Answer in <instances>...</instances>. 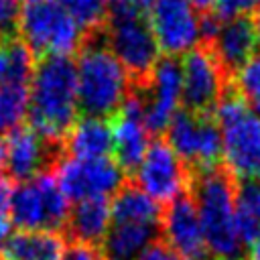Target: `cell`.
<instances>
[{"label":"cell","mask_w":260,"mask_h":260,"mask_svg":"<svg viewBox=\"0 0 260 260\" xmlns=\"http://www.w3.org/2000/svg\"><path fill=\"white\" fill-rule=\"evenodd\" d=\"M65 242L55 232H16L0 244V260H63Z\"/></svg>","instance_id":"cell-20"},{"label":"cell","mask_w":260,"mask_h":260,"mask_svg":"<svg viewBox=\"0 0 260 260\" xmlns=\"http://www.w3.org/2000/svg\"><path fill=\"white\" fill-rule=\"evenodd\" d=\"M10 223L20 232L63 230L69 217V199L63 195L53 173H41L18 183L10 195Z\"/></svg>","instance_id":"cell-5"},{"label":"cell","mask_w":260,"mask_h":260,"mask_svg":"<svg viewBox=\"0 0 260 260\" xmlns=\"http://www.w3.org/2000/svg\"><path fill=\"white\" fill-rule=\"evenodd\" d=\"M110 225L112 211L108 199H89L75 203V207L69 209V217L65 223L71 244H85L91 248L104 242Z\"/></svg>","instance_id":"cell-19"},{"label":"cell","mask_w":260,"mask_h":260,"mask_svg":"<svg viewBox=\"0 0 260 260\" xmlns=\"http://www.w3.org/2000/svg\"><path fill=\"white\" fill-rule=\"evenodd\" d=\"M30 49L16 39L0 43V83L4 81H30L35 63Z\"/></svg>","instance_id":"cell-25"},{"label":"cell","mask_w":260,"mask_h":260,"mask_svg":"<svg viewBox=\"0 0 260 260\" xmlns=\"http://www.w3.org/2000/svg\"><path fill=\"white\" fill-rule=\"evenodd\" d=\"M256 47L258 39L252 16H238L221 22L215 39L209 43V49L228 79H232V75L256 55Z\"/></svg>","instance_id":"cell-17"},{"label":"cell","mask_w":260,"mask_h":260,"mask_svg":"<svg viewBox=\"0 0 260 260\" xmlns=\"http://www.w3.org/2000/svg\"><path fill=\"white\" fill-rule=\"evenodd\" d=\"M136 260H187L181 254H177L173 248H169L162 242H154L152 246H148Z\"/></svg>","instance_id":"cell-31"},{"label":"cell","mask_w":260,"mask_h":260,"mask_svg":"<svg viewBox=\"0 0 260 260\" xmlns=\"http://www.w3.org/2000/svg\"><path fill=\"white\" fill-rule=\"evenodd\" d=\"M110 124L116 165L126 175L136 173L150 144V132L144 124V100L136 87H132V93L126 98Z\"/></svg>","instance_id":"cell-14"},{"label":"cell","mask_w":260,"mask_h":260,"mask_svg":"<svg viewBox=\"0 0 260 260\" xmlns=\"http://www.w3.org/2000/svg\"><path fill=\"white\" fill-rule=\"evenodd\" d=\"M158 238L154 223H112L102 246L108 260H136Z\"/></svg>","instance_id":"cell-21"},{"label":"cell","mask_w":260,"mask_h":260,"mask_svg":"<svg viewBox=\"0 0 260 260\" xmlns=\"http://www.w3.org/2000/svg\"><path fill=\"white\" fill-rule=\"evenodd\" d=\"M146 18L160 51L171 57L185 55L199 41V16L187 0H152Z\"/></svg>","instance_id":"cell-13"},{"label":"cell","mask_w":260,"mask_h":260,"mask_svg":"<svg viewBox=\"0 0 260 260\" xmlns=\"http://www.w3.org/2000/svg\"><path fill=\"white\" fill-rule=\"evenodd\" d=\"M63 146L69 158H79V160L110 158V154L114 152L112 124L104 118L83 116L65 134Z\"/></svg>","instance_id":"cell-18"},{"label":"cell","mask_w":260,"mask_h":260,"mask_svg":"<svg viewBox=\"0 0 260 260\" xmlns=\"http://www.w3.org/2000/svg\"><path fill=\"white\" fill-rule=\"evenodd\" d=\"M106 45L122 63L130 75V81H134L136 87H144L160 59V47L148 24V18H108Z\"/></svg>","instance_id":"cell-8"},{"label":"cell","mask_w":260,"mask_h":260,"mask_svg":"<svg viewBox=\"0 0 260 260\" xmlns=\"http://www.w3.org/2000/svg\"><path fill=\"white\" fill-rule=\"evenodd\" d=\"M162 234L167 246L173 248L183 258L187 260L209 258L199 213L191 195H181L169 203V207L162 213Z\"/></svg>","instance_id":"cell-16"},{"label":"cell","mask_w":260,"mask_h":260,"mask_svg":"<svg viewBox=\"0 0 260 260\" xmlns=\"http://www.w3.org/2000/svg\"><path fill=\"white\" fill-rule=\"evenodd\" d=\"M77 69L71 55H47L32 71L28 85L30 128L51 142H63L77 122Z\"/></svg>","instance_id":"cell-1"},{"label":"cell","mask_w":260,"mask_h":260,"mask_svg":"<svg viewBox=\"0 0 260 260\" xmlns=\"http://www.w3.org/2000/svg\"><path fill=\"white\" fill-rule=\"evenodd\" d=\"M112 223H154L160 221V207L136 185H124L110 205Z\"/></svg>","instance_id":"cell-22"},{"label":"cell","mask_w":260,"mask_h":260,"mask_svg":"<svg viewBox=\"0 0 260 260\" xmlns=\"http://www.w3.org/2000/svg\"><path fill=\"white\" fill-rule=\"evenodd\" d=\"M55 179L63 195L75 203L108 199L126 185V173L112 158H61L55 165Z\"/></svg>","instance_id":"cell-9"},{"label":"cell","mask_w":260,"mask_h":260,"mask_svg":"<svg viewBox=\"0 0 260 260\" xmlns=\"http://www.w3.org/2000/svg\"><path fill=\"white\" fill-rule=\"evenodd\" d=\"M140 89H142L140 95L144 100V124L148 132L150 134L165 132L173 116L179 112V104H181V91H183L181 59L171 55L160 57L150 73V79Z\"/></svg>","instance_id":"cell-12"},{"label":"cell","mask_w":260,"mask_h":260,"mask_svg":"<svg viewBox=\"0 0 260 260\" xmlns=\"http://www.w3.org/2000/svg\"><path fill=\"white\" fill-rule=\"evenodd\" d=\"M187 2L193 6V10H199L201 14L211 12V8H213V4H215V0H187Z\"/></svg>","instance_id":"cell-33"},{"label":"cell","mask_w":260,"mask_h":260,"mask_svg":"<svg viewBox=\"0 0 260 260\" xmlns=\"http://www.w3.org/2000/svg\"><path fill=\"white\" fill-rule=\"evenodd\" d=\"M136 187L144 191L156 203H171L185 195L189 185V169L167 144L156 138L148 144V150L136 169Z\"/></svg>","instance_id":"cell-11"},{"label":"cell","mask_w":260,"mask_h":260,"mask_svg":"<svg viewBox=\"0 0 260 260\" xmlns=\"http://www.w3.org/2000/svg\"><path fill=\"white\" fill-rule=\"evenodd\" d=\"M181 104L185 110L195 114H213L230 79L215 61L209 45L197 43L181 57Z\"/></svg>","instance_id":"cell-10"},{"label":"cell","mask_w":260,"mask_h":260,"mask_svg":"<svg viewBox=\"0 0 260 260\" xmlns=\"http://www.w3.org/2000/svg\"><path fill=\"white\" fill-rule=\"evenodd\" d=\"M16 28L32 55H71L85 41L81 26L55 2L24 4L18 10Z\"/></svg>","instance_id":"cell-6"},{"label":"cell","mask_w":260,"mask_h":260,"mask_svg":"<svg viewBox=\"0 0 260 260\" xmlns=\"http://www.w3.org/2000/svg\"><path fill=\"white\" fill-rule=\"evenodd\" d=\"M75 69L79 112H83V116L104 120L116 116L126 98L132 93V85L130 75L108 49L106 41H83Z\"/></svg>","instance_id":"cell-3"},{"label":"cell","mask_w":260,"mask_h":260,"mask_svg":"<svg viewBox=\"0 0 260 260\" xmlns=\"http://www.w3.org/2000/svg\"><path fill=\"white\" fill-rule=\"evenodd\" d=\"M83 32H95L106 24L108 0H55Z\"/></svg>","instance_id":"cell-27"},{"label":"cell","mask_w":260,"mask_h":260,"mask_svg":"<svg viewBox=\"0 0 260 260\" xmlns=\"http://www.w3.org/2000/svg\"><path fill=\"white\" fill-rule=\"evenodd\" d=\"M213 118L221 132L225 169L236 179L256 177L260 167V116L250 112L228 81Z\"/></svg>","instance_id":"cell-4"},{"label":"cell","mask_w":260,"mask_h":260,"mask_svg":"<svg viewBox=\"0 0 260 260\" xmlns=\"http://www.w3.org/2000/svg\"><path fill=\"white\" fill-rule=\"evenodd\" d=\"M16 2H24V4H35V2H45V0H16Z\"/></svg>","instance_id":"cell-37"},{"label":"cell","mask_w":260,"mask_h":260,"mask_svg":"<svg viewBox=\"0 0 260 260\" xmlns=\"http://www.w3.org/2000/svg\"><path fill=\"white\" fill-rule=\"evenodd\" d=\"M28 85L30 81L0 83V138L20 128L28 116Z\"/></svg>","instance_id":"cell-24"},{"label":"cell","mask_w":260,"mask_h":260,"mask_svg":"<svg viewBox=\"0 0 260 260\" xmlns=\"http://www.w3.org/2000/svg\"><path fill=\"white\" fill-rule=\"evenodd\" d=\"M252 18H254V28H256V39H258V45H260V8L256 10V14Z\"/></svg>","instance_id":"cell-35"},{"label":"cell","mask_w":260,"mask_h":260,"mask_svg":"<svg viewBox=\"0 0 260 260\" xmlns=\"http://www.w3.org/2000/svg\"><path fill=\"white\" fill-rule=\"evenodd\" d=\"M236 223L244 246L260 238V177L236 179Z\"/></svg>","instance_id":"cell-23"},{"label":"cell","mask_w":260,"mask_h":260,"mask_svg":"<svg viewBox=\"0 0 260 260\" xmlns=\"http://www.w3.org/2000/svg\"><path fill=\"white\" fill-rule=\"evenodd\" d=\"M104 260H108V258H104Z\"/></svg>","instance_id":"cell-39"},{"label":"cell","mask_w":260,"mask_h":260,"mask_svg":"<svg viewBox=\"0 0 260 260\" xmlns=\"http://www.w3.org/2000/svg\"><path fill=\"white\" fill-rule=\"evenodd\" d=\"M167 144L193 171L217 167L223 158L221 132L213 114L179 110L167 126Z\"/></svg>","instance_id":"cell-7"},{"label":"cell","mask_w":260,"mask_h":260,"mask_svg":"<svg viewBox=\"0 0 260 260\" xmlns=\"http://www.w3.org/2000/svg\"><path fill=\"white\" fill-rule=\"evenodd\" d=\"M59 142L45 140L30 126H20L6 136V158L4 171L8 179L24 183L35 179L41 173H47V167L57 160Z\"/></svg>","instance_id":"cell-15"},{"label":"cell","mask_w":260,"mask_h":260,"mask_svg":"<svg viewBox=\"0 0 260 260\" xmlns=\"http://www.w3.org/2000/svg\"><path fill=\"white\" fill-rule=\"evenodd\" d=\"M256 177H260V167H258V175H256Z\"/></svg>","instance_id":"cell-38"},{"label":"cell","mask_w":260,"mask_h":260,"mask_svg":"<svg viewBox=\"0 0 260 260\" xmlns=\"http://www.w3.org/2000/svg\"><path fill=\"white\" fill-rule=\"evenodd\" d=\"M258 8H260V0H215L211 12L221 22H225L238 16H250V12Z\"/></svg>","instance_id":"cell-28"},{"label":"cell","mask_w":260,"mask_h":260,"mask_svg":"<svg viewBox=\"0 0 260 260\" xmlns=\"http://www.w3.org/2000/svg\"><path fill=\"white\" fill-rule=\"evenodd\" d=\"M18 6L16 0H0V43L8 41V35L16 28Z\"/></svg>","instance_id":"cell-30"},{"label":"cell","mask_w":260,"mask_h":260,"mask_svg":"<svg viewBox=\"0 0 260 260\" xmlns=\"http://www.w3.org/2000/svg\"><path fill=\"white\" fill-rule=\"evenodd\" d=\"M248 258H250V260H260V238H258V240H254V242L250 244Z\"/></svg>","instance_id":"cell-34"},{"label":"cell","mask_w":260,"mask_h":260,"mask_svg":"<svg viewBox=\"0 0 260 260\" xmlns=\"http://www.w3.org/2000/svg\"><path fill=\"white\" fill-rule=\"evenodd\" d=\"M10 195H12L10 179L0 171V242H4L8 238V232H10V225H12L10 217H8Z\"/></svg>","instance_id":"cell-29"},{"label":"cell","mask_w":260,"mask_h":260,"mask_svg":"<svg viewBox=\"0 0 260 260\" xmlns=\"http://www.w3.org/2000/svg\"><path fill=\"white\" fill-rule=\"evenodd\" d=\"M191 187L209 256L215 260H240L244 242L236 223V177L217 165L195 171Z\"/></svg>","instance_id":"cell-2"},{"label":"cell","mask_w":260,"mask_h":260,"mask_svg":"<svg viewBox=\"0 0 260 260\" xmlns=\"http://www.w3.org/2000/svg\"><path fill=\"white\" fill-rule=\"evenodd\" d=\"M232 87L242 98L246 108L260 116V53L250 57L234 75H232Z\"/></svg>","instance_id":"cell-26"},{"label":"cell","mask_w":260,"mask_h":260,"mask_svg":"<svg viewBox=\"0 0 260 260\" xmlns=\"http://www.w3.org/2000/svg\"><path fill=\"white\" fill-rule=\"evenodd\" d=\"M63 260H100L95 248L85 246V244H69L65 248Z\"/></svg>","instance_id":"cell-32"},{"label":"cell","mask_w":260,"mask_h":260,"mask_svg":"<svg viewBox=\"0 0 260 260\" xmlns=\"http://www.w3.org/2000/svg\"><path fill=\"white\" fill-rule=\"evenodd\" d=\"M4 158H6V138H0V169L4 167Z\"/></svg>","instance_id":"cell-36"}]
</instances>
